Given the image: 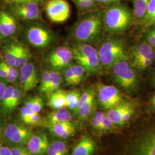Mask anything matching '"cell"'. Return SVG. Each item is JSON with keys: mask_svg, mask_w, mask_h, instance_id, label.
<instances>
[{"mask_svg": "<svg viewBox=\"0 0 155 155\" xmlns=\"http://www.w3.org/2000/svg\"><path fill=\"white\" fill-rule=\"evenodd\" d=\"M21 97V90L18 87H15L12 95L11 104L10 106V115L11 116L13 113V112L15 110V109L16 108L17 105H18Z\"/></svg>", "mask_w": 155, "mask_h": 155, "instance_id": "cell-35", "label": "cell"}, {"mask_svg": "<svg viewBox=\"0 0 155 155\" xmlns=\"http://www.w3.org/2000/svg\"><path fill=\"white\" fill-rule=\"evenodd\" d=\"M151 103H152V106L153 107V108L155 109V94L153 96V97L152 98Z\"/></svg>", "mask_w": 155, "mask_h": 155, "instance_id": "cell-53", "label": "cell"}, {"mask_svg": "<svg viewBox=\"0 0 155 155\" xmlns=\"http://www.w3.org/2000/svg\"><path fill=\"white\" fill-rule=\"evenodd\" d=\"M132 58H145L154 61L155 52L154 48L147 42H143L140 45L134 47L132 50Z\"/></svg>", "mask_w": 155, "mask_h": 155, "instance_id": "cell-19", "label": "cell"}, {"mask_svg": "<svg viewBox=\"0 0 155 155\" xmlns=\"http://www.w3.org/2000/svg\"><path fill=\"white\" fill-rule=\"evenodd\" d=\"M47 16L52 22H65L70 16V6L66 0H49L45 5Z\"/></svg>", "mask_w": 155, "mask_h": 155, "instance_id": "cell-9", "label": "cell"}, {"mask_svg": "<svg viewBox=\"0 0 155 155\" xmlns=\"http://www.w3.org/2000/svg\"><path fill=\"white\" fill-rule=\"evenodd\" d=\"M13 12L16 16L25 20H39L41 17L39 4L34 2L13 4Z\"/></svg>", "mask_w": 155, "mask_h": 155, "instance_id": "cell-13", "label": "cell"}, {"mask_svg": "<svg viewBox=\"0 0 155 155\" xmlns=\"http://www.w3.org/2000/svg\"><path fill=\"white\" fill-rule=\"evenodd\" d=\"M72 115L67 107H63L51 113L46 118L47 125L60 122H71Z\"/></svg>", "mask_w": 155, "mask_h": 155, "instance_id": "cell-18", "label": "cell"}, {"mask_svg": "<svg viewBox=\"0 0 155 155\" xmlns=\"http://www.w3.org/2000/svg\"><path fill=\"white\" fill-rule=\"evenodd\" d=\"M19 75L24 92L31 91L36 87L39 78L36 68L33 64L28 62L21 66Z\"/></svg>", "mask_w": 155, "mask_h": 155, "instance_id": "cell-12", "label": "cell"}, {"mask_svg": "<svg viewBox=\"0 0 155 155\" xmlns=\"http://www.w3.org/2000/svg\"><path fill=\"white\" fill-rule=\"evenodd\" d=\"M72 59V50L66 46H61L50 53L48 61L54 70L58 71L70 66Z\"/></svg>", "mask_w": 155, "mask_h": 155, "instance_id": "cell-10", "label": "cell"}, {"mask_svg": "<svg viewBox=\"0 0 155 155\" xmlns=\"http://www.w3.org/2000/svg\"><path fill=\"white\" fill-rule=\"evenodd\" d=\"M71 50L73 59L83 67L87 73L98 75L102 72V67L98 51L93 46L89 44L78 43Z\"/></svg>", "mask_w": 155, "mask_h": 155, "instance_id": "cell-4", "label": "cell"}, {"mask_svg": "<svg viewBox=\"0 0 155 155\" xmlns=\"http://www.w3.org/2000/svg\"><path fill=\"white\" fill-rule=\"evenodd\" d=\"M95 98H93L83 105L76 113L75 115L81 120H86L94 110Z\"/></svg>", "mask_w": 155, "mask_h": 155, "instance_id": "cell-28", "label": "cell"}, {"mask_svg": "<svg viewBox=\"0 0 155 155\" xmlns=\"http://www.w3.org/2000/svg\"><path fill=\"white\" fill-rule=\"evenodd\" d=\"M70 66L72 69V72L75 78V84L76 85H77L83 81L85 76V74L87 72L83 67L78 63L70 65Z\"/></svg>", "mask_w": 155, "mask_h": 155, "instance_id": "cell-32", "label": "cell"}, {"mask_svg": "<svg viewBox=\"0 0 155 155\" xmlns=\"http://www.w3.org/2000/svg\"><path fill=\"white\" fill-rule=\"evenodd\" d=\"M90 1H93V2H96V1H95V0H90Z\"/></svg>", "mask_w": 155, "mask_h": 155, "instance_id": "cell-55", "label": "cell"}, {"mask_svg": "<svg viewBox=\"0 0 155 155\" xmlns=\"http://www.w3.org/2000/svg\"><path fill=\"white\" fill-rule=\"evenodd\" d=\"M133 12L127 6L113 4L104 12V31L109 34H120L127 31L133 21Z\"/></svg>", "mask_w": 155, "mask_h": 155, "instance_id": "cell-2", "label": "cell"}, {"mask_svg": "<svg viewBox=\"0 0 155 155\" xmlns=\"http://www.w3.org/2000/svg\"><path fill=\"white\" fill-rule=\"evenodd\" d=\"M2 39V38H1V35H0V40Z\"/></svg>", "mask_w": 155, "mask_h": 155, "instance_id": "cell-56", "label": "cell"}, {"mask_svg": "<svg viewBox=\"0 0 155 155\" xmlns=\"http://www.w3.org/2000/svg\"><path fill=\"white\" fill-rule=\"evenodd\" d=\"M66 91L58 89L50 94L47 105L51 108L57 110L63 107H66Z\"/></svg>", "mask_w": 155, "mask_h": 155, "instance_id": "cell-20", "label": "cell"}, {"mask_svg": "<svg viewBox=\"0 0 155 155\" xmlns=\"http://www.w3.org/2000/svg\"><path fill=\"white\" fill-rule=\"evenodd\" d=\"M27 38L29 43L34 47L45 48L51 43L52 36L46 29L39 26H33L28 28Z\"/></svg>", "mask_w": 155, "mask_h": 155, "instance_id": "cell-11", "label": "cell"}, {"mask_svg": "<svg viewBox=\"0 0 155 155\" xmlns=\"http://www.w3.org/2000/svg\"><path fill=\"white\" fill-rule=\"evenodd\" d=\"M97 51L101 66L106 69L111 68L117 63L128 59L123 41L117 38L104 40Z\"/></svg>", "mask_w": 155, "mask_h": 155, "instance_id": "cell-3", "label": "cell"}, {"mask_svg": "<svg viewBox=\"0 0 155 155\" xmlns=\"http://www.w3.org/2000/svg\"><path fill=\"white\" fill-rule=\"evenodd\" d=\"M64 78L65 83L67 85H76L75 78L70 66L64 69Z\"/></svg>", "mask_w": 155, "mask_h": 155, "instance_id": "cell-40", "label": "cell"}, {"mask_svg": "<svg viewBox=\"0 0 155 155\" xmlns=\"http://www.w3.org/2000/svg\"><path fill=\"white\" fill-rule=\"evenodd\" d=\"M97 145L94 140L89 136H84L72 149L70 155H92Z\"/></svg>", "mask_w": 155, "mask_h": 155, "instance_id": "cell-16", "label": "cell"}, {"mask_svg": "<svg viewBox=\"0 0 155 155\" xmlns=\"http://www.w3.org/2000/svg\"><path fill=\"white\" fill-rule=\"evenodd\" d=\"M152 85H153L154 87H155V72L154 75H153V78H152Z\"/></svg>", "mask_w": 155, "mask_h": 155, "instance_id": "cell-54", "label": "cell"}, {"mask_svg": "<svg viewBox=\"0 0 155 155\" xmlns=\"http://www.w3.org/2000/svg\"><path fill=\"white\" fill-rule=\"evenodd\" d=\"M150 0H134L133 1V17L143 21L146 14Z\"/></svg>", "mask_w": 155, "mask_h": 155, "instance_id": "cell-23", "label": "cell"}, {"mask_svg": "<svg viewBox=\"0 0 155 155\" xmlns=\"http://www.w3.org/2000/svg\"><path fill=\"white\" fill-rule=\"evenodd\" d=\"M96 2H98L101 4L105 5H111L113 4L117 3L121 0H95Z\"/></svg>", "mask_w": 155, "mask_h": 155, "instance_id": "cell-52", "label": "cell"}, {"mask_svg": "<svg viewBox=\"0 0 155 155\" xmlns=\"http://www.w3.org/2000/svg\"><path fill=\"white\" fill-rule=\"evenodd\" d=\"M16 19L8 13L0 11V35L1 38H8L16 31Z\"/></svg>", "mask_w": 155, "mask_h": 155, "instance_id": "cell-15", "label": "cell"}, {"mask_svg": "<svg viewBox=\"0 0 155 155\" xmlns=\"http://www.w3.org/2000/svg\"><path fill=\"white\" fill-rule=\"evenodd\" d=\"M97 97L100 106L106 110H109L124 102L122 94L114 86L102 83L97 84Z\"/></svg>", "mask_w": 155, "mask_h": 155, "instance_id": "cell-8", "label": "cell"}, {"mask_svg": "<svg viewBox=\"0 0 155 155\" xmlns=\"http://www.w3.org/2000/svg\"><path fill=\"white\" fill-rule=\"evenodd\" d=\"M134 110H135V106L133 103L131 102L122 115V123L123 126L129 122V120L131 119L134 113Z\"/></svg>", "mask_w": 155, "mask_h": 155, "instance_id": "cell-39", "label": "cell"}, {"mask_svg": "<svg viewBox=\"0 0 155 155\" xmlns=\"http://www.w3.org/2000/svg\"><path fill=\"white\" fill-rule=\"evenodd\" d=\"M74 126H75V124L72 122H60L47 125L50 133L58 138L68 129Z\"/></svg>", "mask_w": 155, "mask_h": 155, "instance_id": "cell-27", "label": "cell"}, {"mask_svg": "<svg viewBox=\"0 0 155 155\" xmlns=\"http://www.w3.org/2000/svg\"><path fill=\"white\" fill-rule=\"evenodd\" d=\"M50 144L45 132L33 133L27 144V148L32 155H45Z\"/></svg>", "mask_w": 155, "mask_h": 155, "instance_id": "cell-14", "label": "cell"}, {"mask_svg": "<svg viewBox=\"0 0 155 155\" xmlns=\"http://www.w3.org/2000/svg\"><path fill=\"white\" fill-rule=\"evenodd\" d=\"M19 45H11L6 46L4 52V61L6 63L10 66L14 67L16 59Z\"/></svg>", "mask_w": 155, "mask_h": 155, "instance_id": "cell-24", "label": "cell"}, {"mask_svg": "<svg viewBox=\"0 0 155 155\" xmlns=\"http://www.w3.org/2000/svg\"><path fill=\"white\" fill-rule=\"evenodd\" d=\"M96 94L95 90L93 87H90L88 89L86 90L81 95L79 101L78 102L77 106L75 109V111L73 112L74 114H76L77 111L86 102H87L95 98Z\"/></svg>", "mask_w": 155, "mask_h": 155, "instance_id": "cell-31", "label": "cell"}, {"mask_svg": "<svg viewBox=\"0 0 155 155\" xmlns=\"http://www.w3.org/2000/svg\"><path fill=\"white\" fill-rule=\"evenodd\" d=\"M4 1L6 3L10 4L12 5L21 4L24 2H34L39 4L40 2H43L44 1V0H4Z\"/></svg>", "mask_w": 155, "mask_h": 155, "instance_id": "cell-48", "label": "cell"}, {"mask_svg": "<svg viewBox=\"0 0 155 155\" xmlns=\"http://www.w3.org/2000/svg\"><path fill=\"white\" fill-rule=\"evenodd\" d=\"M35 112L28 109V108L26 107L25 106H22L21 110L20 111V114H19V117L21 121L23 123L26 124L29 117L32 114H33Z\"/></svg>", "mask_w": 155, "mask_h": 155, "instance_id": "cell-42", "label": "cell"}, {"mask_svg": "<svg viewBox=\"0 0 155 155\" xmlns=\"http://www.w3.org/2000/svg\"><path fill=\"white\" fill-rule=\"evenodd\" d=\"M153 61L145 58H133V66L139 70H144L152 66Z\"/></svg>", "mask_w": 155, "mask_h": 155, "instance_id": "cell-33", "label": "cell"}, {"mask_svg": "<svg viewBox=\"0 0 155 155\" xmlns=\"http://www.w3.org/2000/svg\"><path fill=\"white\" fill-rule=\"evenodd\" d=\"M115 127H116L114 125V124L111 121L106 114H104L102 121L101 131L111 132L115 129Z\"/></svg>", "mask_w": 155, "mask_h": 155, "instance_id": "cell-38", "label": "cell"}, {"mask_svg": "<svg viewBox=\"0 0 155 155\" xmlns=\"http://www.w3.org/2000/svg\"><path fill=\"white\" fill-rule=\"evenodd\" d=\"M104 31V12H93L78 20L72 28V38L77 43L91 45L100 40Z\"/></svg>", "mask_w": 155, "mask_h": 155, "instance_id": "cell-1", "label": "cell"}, {"mask_svg": "<svg viewBox=\"0 0 155 155\" xmlns=\"http://www.w3.org/2000/svg\"><path fill=\"white\" fill-rule=\"evenodd\" d=\"M12 155H32L25 146L14 147L11 148Z\"/></svg>", "mask_w": 155, "mask_h": 155, "instance_id": "cell-43", "label": "cell"}, {"mask_svg": "<svg viewBox=\"0 0 155 155\" xmlns=\"http://www.w3.org/2000/svg\"><path fill=\"white\" fill-rule=\"evenodd\" d=\"M62 82L61 74L58 71L53 70L50 71V83L47 95L50 94L59 89Z\"/></svg>", "mask_w": 155, "mask_h": 155, "instance_id": "cell-26", "label": "cell"}, {"mask_svg": "<svg viewBox=\"0 0 155 155\" xmlns=\"http://www.w3.org/2000/svg\"><path fill=\"white\" fill-rule=\"evenodd\" d=\"M68 147L61 140H54L50 143L45 155H67Z\"/></svg>", "mask_w": 155, "mask_h": 155, "instance_id": "cell-22", "label": "cell"}, {"mask_svg": "<svg viewBox=\"0 0 155 155\" xmlns=\"http://www.w3.org/2000/svg\"><path fill=\"white\" fill-rule=\"evenodd\" d=\"M50 83V71L45 70L41 74L40 91L47 95Z\"/></svg>", "mask_w": 155, "mask_h": 155, "instance_id": "cell-34", "label": "cell"}, {"mask_svg": "<svg viewBox=\"0 0 155 155\" xmlns=\"http://www.w3.org/2000/svg\"><path fill=\"white\" fill-rule=\"evenodd\" d=\"M78 7L83 11H88L94 9L95 3L90 0H74Z\"/></svg>", "mask_w": 155, "mask_h": 155, "instance_id": "cell-37", "label": "cell"}, {"mask_svg": "<svg viewBox=\"0 0 155 155\" xmlns=\"http://www.w3.org/2000/svg\"><path fill=\"white\" fill-rule=\"evenodd\" d=\"M8 72L6 70L5 67L3 66L1 61H0V78L5 79L8 77Z\"/></svg>", "mask_w": 155, "mask_h": 155, "instance_id": "cell-51", "label": "cell"}, {"mask_svg": "<svg viewBox=\"0 0 155 155\" xmlns=\"http://www.w3.org/2000/svg\"><path fill=\"white\" fill-rule=\"evenodd\" d=\"M33 134L31 128L16 120L6 121L4 143L9 148L25 146Z\"/></svg>", "mask_w": 155, "mask_h": 155, "instance_id": "cell-5", "label": "cell"}, {"mask_svg": "<svg viewBox=\"0 0 155 155\" xmlns=\"http://www.w3.org/2000/svg\"><path fill=\"white\" fill-rule=\"evenodd\" d=\"M33 99V104L32 108L31 110L35 112L39 113L43 107V99L39 96H36L32 98Z\"/></svg>", "mask_w": 155, "mask_h": 155, "instance_id": "cell-41", "label": "cell"}, {"mask_svg": "<svg viewBox=\"0 0 155 155\" xmlns=\"http://www.w3.org/2000/svg\"><path fill=\"white\" fill-rule=\"evenodd\" d=\"M8 83L5 79L0 78V102L2 98L7 86H8Z\"/></svg>", "mask_w": 155, "mask_h": 155, "instance_id": "cell-49", "label": "cell"}, {"mask_svg": "<svg viewBox=\"0 0 155 155\" xmlns=\"http://www.w3.org/2000/svg\"><path fill=\"white\" fill-rule=\"evenodd\" d=\"M4 118V117L0 116V146L2 145V143H4V130L6 124Z\"/></svg>", "mask_w": 155, "mask_h": 155, "instance_id": "cell-47", "label": "cell"}, {"mask_svg": "<svg viewBox=\"0 0 155 155\" xmlns=\"http://www.w3.org/2000/svg\"><path fill=\"white\" fill-rule=\"evenodd\" d=\"M104 114L105 113L101 111H97L94 113V115L91 119V124L93 127L95 129L101 131L102 121Z\"/></svg>", "mask_w": 155, "mask_h": 155, "instance_id": "cell-36", "label": "cell"}, {"mask_svg": "<svg viewBox=\"0 0 155 155\" xmlns=\"http://www.w3.org/2000/svg\"><path fill=\"white\" fill-rule=\"evenodd\" d=\"M31 58V53L30 51L25 47L19 45L16 59L14 67L18 68L28 63Z\"/></svg>", "mask_w": 155, "mask_h": 155, "instance_id": "cell-25", "label": "cell"}, {"mask_svg": "<svg viewBox=\"0 0 155 155\" xmlns=\"http://www.w3.org/2000/svg\"><path fill=\"white\" fill-rule=\"evenodd\" d=\"M127 155H155V124L135 136L127 148Z\"/></svg>", "mask_w": 155, "mask_h": 155, "instance_id": "cell-6", "label": "cell"}, {"mask_svg": "<svg viewBox=\"0 0 155 155\" xmlns=\"http://www.w3.org/2000/svg\"><path fill=\"white\" fill-rule=\"evenodd\" d=\"M146 42L155 49V25L152 26L147 33Z\"/></svg>", "mask_w": 155, "mask_h": 155, "instance_id": "cell-45", "label": "cell"}, {"mask_svg": "<svg viewBox=\"0 0 155 155\" xmlns=\"http://www.w3.org/2000/svg\"><path fill=\"white\" fill-rule=\"evenodd\" d=\"M81 95L80 91L77 89L67 91L66 107L68 110L72 111L73 112L75 111L78 104Z\"/></svg>", "mask_w": 155, "mask_h": 155, "instance_id": "cell-30", "label": "cell"}, {"mask_svg": "<svg viewBox=\"0 0 155 155\" xmlns=\"http://www.w3.org/2000/svg\"><path fill=\"white\" fill-rule=\"evenodd\" d=\"M76 126H74L68 129L64 133H62L61 135L59 136V139H67L69 137H71L76 133Z\"/></svg>", "mask_w": 155, "mask_h": 155, "instance_id": "cell-46", "label": "cell"}, {"mask_svg": "<svg viewBox=\"0 0 155 155\" xmlns=\"http://www.w3.org/2000/svg\"><path fill=\"white\" fill-rule=\"evenodd\" d=\"M143 22L145 27L155 25V0H150Z\"/></svg>", "mask_w": 155, "mask_h": 155, "instance_id": "cell-29", "label": "cell"}, {"mask_svg": "<svg viewBox=\"0 0 155 155\" xmlns=\"http://www.w3.org/2000/svg\"><path fill=\"white\" fill-rule=\"evenodd\" d=\"M42 118L39 115V113H34L33 114H32L29 117L26 125L33 126L40 125L42 124Z\"/></svg>", "mask_w": 155, "mask_h": 155, "instance_id": "cell-44", "label": "cell"}, {"mask_svg": "<svg viewBox=\"0 0 155 155\" xmlns=\"http://www.w3.org/2000/svg\"><path fill=\"white\" fill-rule=\"evenodd\" d=\"M0 155H12L11 150L8 146H0Z\"/></svg>", "mask_w": 155, "mask_h": 155, "instance_id": "cell-50", "label": "cell"}, {"mask_svg": "<svg viewBox=\"0 0 155 155\" xmlns=\"http://www.w3.org/2000/svg\"><path fill=\"white\" fill-rule=\"evenodd\" d=\"M131 102L124 101L114 107L107 110L106 115L116 127H121L122 125V117Z\"/></svg>", "mask_w": 155, "mask_h": 155, "instance_id": "cell-17", "label": "cell"}, {"mask_svg": "<svg viewBox=\"0 0 155 155\" xmlns=\"http://www.w3.org/2000/svg\"><path fill=\"white\" fill-rule=\"evenodd\" d=\"M114 81L128 93L134 91L139 85V79L134 67L127 60L115 64L111 68Z\"/></svg>", "mask_w": 155, "mask_h": 155, "instance_id": "cell-7", "label": "cell"}, {"mask_svg": "<svg viewBox=\"0 0 155 155\" xmlns=\"http://www.w3.org/2000/svg\"><path fill=\"white\" fill-rule=\"evenodd\" d=\"M15 87L12 85H8L5 91L0 102V116H10V106L11 104L12 95L13 93Z\"/></svg>", "mask_w": 155, "mask_h": 155, "instance_id": "cell-21", "label": "cell"}]
</instances>
